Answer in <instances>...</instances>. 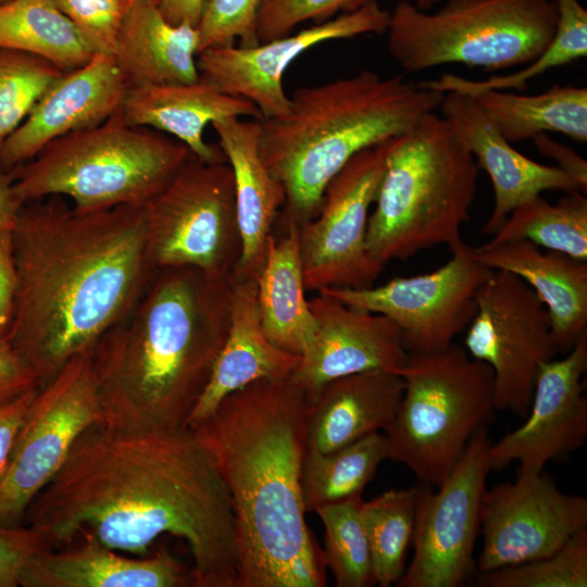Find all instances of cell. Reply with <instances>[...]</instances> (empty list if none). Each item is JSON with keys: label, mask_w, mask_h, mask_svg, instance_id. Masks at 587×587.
Wrapping results in <instances>:
<instances>
[{"label": "cell", "mask_w": 587, "mask_h": 587, "mask_svg": "<svg viewBox=\"0 0 587 587\" xmlns=\"http://www.w3.org/2000/svg\"><path fill=\"white\" fill-rule=\"evenodd\" d=\"M24 520L51 548L80 537L145 555L163 534L186 541L197 587H237L229 492L192 429L95 424L29 504Z\"/></svg>", "instance_id": "1"}, {"label": "cell", "mask_w": 587, "mask_h": 587, "mask_svg": "<svg viewBox=\"0 0 587 587\" xmlns=\"http://www.w3.org/2000/svg\"><path fill=\"white\" fill-rule=\"evenodd\" d=\"M17 287L8 339L41 384L124 320L154 271L145 207L25 203L12 227Z\"/></svg>", "instance_id": "2"}, {"label": "cell", "mask_w": 587, "mask_h": 587, "mask_svg": "<svg viewBox=\"0 0 587 587\" xmlns=\"http://www.w3.org/2000/svg\"><path fill=\"white\" fill-rule=\"evenodd\" d=\"M309 398L291 375L226 396L193 430L229 492L237 587H324L325 561L305 522L301 470Z\"/></svg>", "instance_id": "3"}, {"label": "cell", "mask_w": 587, "mask_h": 587, "mask_svg": "<svg viewBox=\"0 0 587 587\" xmlns=\"http://www.w3.org/2000/svg\"><path fill=\"white\" fill-rule=\"evenodd\" d=\"M232 278L191 266L153 273L133 310L91 351L103 425L186 427L227 336Z\"/></svg>", "instance_id": "4"}, {"label": "cell", "mask_w": 587, "mask_h": 587, "mask_svg": "<svg viewBox=\"0 0 587 587\" xmlns=\"http://www.w3.org/2000/svg\"><path fill=\"white\" fill-rule=\"evenodd\" d=\"M444 96L405 74L364 68L299 87L285 114L257 118L260 155L285 191L284 218L312 220L326 185L354 154L408 133Z\"/></svg>", "instance_id": "5"}, {"label": "cell", "mask_w": 587, "mask_h": 587, "mask_svg": "<svg viewBox=\"0 0 587 587\" xmlns=\"http://www.w3.org/2000/svg\"><path fill=\"white\" fill-rule=\"evenodd\" d=\"M478 173L473 154L434 112L396 137L367 222L366 250L375 267L382 273L394 260L460 242Z\"/></svg>", "instance_id": "6"}, {"label": "cell", "mask_w": 587, "mask_h": 587, "mask_svg": "<svg viewBox=\"0 0 587 587\" xmlns=\"http://www.w3.org/2000/svg\"><path fill=\"white\" fill-rule=\"evenodd\" d=\"M191 154L178 140L114 114L52 141L14 168L13 188L23 204L63 196L80 211L145 207Z\"/></svg>", "instance_id": "7"}, {"label": "cell", "mask_w": 587, "mask_h": 587, "mask_svg": "<svg viewBox=\"0 0 587 587\" xmlns=\"http://www.w3.org/2000/svg\"><path fill=\"white\" fill-rule=\"evenodd\" d=\"M557 22L550 0H447L435 13L402 0L390 12L388 51L404 74L449 63L502 71L539 57Z\"/></svg>", "instance_id": "8"}, {"label": "cell", "mask_w": 587, "mask_h": 587, "mask_svg": "<svg viewBox=\"0 0 587 587\" xmlns=\"http://www.w3.org/2000/svg\"><path fill=\"white\" fill-rule=\"evenodd\" d=\"M398 374L404 390L384 430L388 459L437 487L495 410L492 371L453 342L438 352L409 353Z\"/></svg>", "instance_id": "9"}, {"label": "cell", "mask_w": 587, "mask_h": 587, "mask_svg": "<svg viewBox=\"0 0 587 587\" xmlns=\"http://www.w3.org/2000/svg\"><path fill=\"white\" fill-rule=\"evenodd\" d=\"M147 253L152 270L191 266L228 278L242 252L233 171L193 154L146 205Z\"/></svg>", "instance_id": "10"}, {"label": "cell", "mask_w": 587, "mask_h": 587, "mask_svg": "<svg viewBox=\"0 0 587 587\" xmlns=\"http://www.w3.org/2000/svg\"><path fill=\"white\" fill-rule=\"evenodd\" d=\"M91 351L73 357L38 388L0 483V527L21 526L29 504L63 466L77 438L102 423Z\"/></svg>", "instance_id": "11"}, {"label": "cell", "mask_w": 587, "mask_h": 587, "mask_svg": "<svg viewBox=\"0 0 587 587\" xmlns=\"http://www.w3.org/2000/svg\"><path fill=\"white\" fill-rule=\"evenodd\" d=\"M464 348L494 374L495 410L527 415L540 366L559 354L551 319L519 276L492 270L475 296Z\"/></svg>", "instance_id": "12"}, {"label": "cell", "mask_w": 587, "mask_h": 587, "mask_svg": "<svg viewBox=\"0 0 587 587\" xmlns=\"http://www.w3.org/2000/svg\"><path fill=\"white\" fill-rule=\"evenodd\" d=\"M490 445L486 427L478 429L435 491L417 485L413 555L397 586L457 587L473 574Z\"/></svg>", "instance_id": "13"}, {"label": "cell", "mask_w": 587, "mask_h": 587, "mask_svg": "<svg viewBox=\"0 0 587 587\" xmlns=\"http://www.w3.org/2000/svg\"><path fill=\"white\" fill-rule=\"evenodd\" d=\"M394 139L354 154L326 185L317 214L299 226L307 290L367 288L380 274L367 254L366 232Z\"/></svg>", "instance_id": "14"}, {"label": "cell", "mask_w": 587, "mask_h": 587, "mask_svg": "<svg viewBox=\"0 0 587 587\" xmlns=\"http://www.w3.org/2000/svg\"><path fill=\"white\" fill-rule=\"evenodd\" d=\"M450 250V259L430 273L397 277L380 286L329 287L317 292L387 316L399 328L409 353L442 351L469 326L476 292L492 272L462 240Z\"/></svg>", "instance_id": "15"}, {"label": "cell", "mask_w": 587, "mask_h": 587, "mask_svg": "<svg viewBox=\"0 0 587 587\" xmlns=\"http://www.w3.org/2000/svg\"><path fill=\"white\" fill-rule=\"evenodd\" d=\"M587 529V499L561 491L545 471L486 489L477 573L548 557Z\"/></svg>", "instance_id": "16"}, {"label": "cell", "mask_w": 587, "mask_h": 587, "mask_svg": "<svg viewBox=\"0 0 587 587\" xmlns=\"http://www.w3.org/2000/svg\"><path fill=\"white\" fill-rule=\"evenodd\" d=\"M390 12L377 1L325 22L252 47H214L197 55L202 77L222 91L252 102L262 117L285 114L289 96L283 76L301 53L319 43L386 32Z\"/></svg>", "instance_id": "17"}, {"label": "cell", "mask_w": 587, "mask_h": 587, "mask_svg": "<svg viewBox=\"0 0 587 587\" xmlns=\"http://www.w3.org/2000/svg\"><path fill=\"white\" fill-rule=\"evenodd\" d=\"M587 333L562 359L545 362L537 374L525 422L490 445L491 470L519 462L517 474L544 471L580 448L587 437Z\"/></svg>", "instance_id": "18"}, {"label": "cell", "mask_w": 587, "mask_h": 587, "mask_svg": "<svg viewBox=\"0 0 587 587\" xmlns=\"http://www.w3.org/2000/svg\"><path fill=\"white\" fill-rule=\"evenodd\" d=\"M309 307L315 332L291 373L308 398L332 379L372 370L398 373L405 365L409 352L387 316L321 292Z\"/></svg>", "instance_id": "19"}, {"label": "cell", "mask_w": 587, "mask_h": 587, "mask_svg": "<svg viewBox=\"0 0 587 587\" xmlns=\"http://www.w3.org/2000/svg\"><path fill=\"white\" fill-rule=\"evenodd\" d=\"M127 89L111 54L96 53L86 65L64 72L0 143V165L14 170L52 141L100 125L117 113Z\"/></svg>", "instance_id": "20"}, {"label": "cell", "mask_w": 587, "mask_h": 587, "mask_svg": "<svg viewBox=\"0 0 587 587\" xmlns=\"http://www.w3.org/2000/svg\"><path fill=\"white\" fill-rule=\"evenodd\" d=\"M439 107L479 170H485L491 180L495 203L484 234H496L514 209L544 191H586L574 176L559 166L538 163L514 149L472 96L446 92Z\"/></svg>", "instance_id": "21"}, {"label": "cell", "mask_w": 587, "mask_h": 587, "mask_svg": "<svg viewBox=\"0 0 587 587\" xmlns=\"http://www.w3.org/2000/svg\"><path fill=\"white\" fill-rule=\"evenodd\" d=\"M116 114L128 125L172 135L204 162L226 161L218 146L204 140L208 124L228 117H262L252 102L222 91L201 75L190 84L129 87Z\"/></svg>", "instance_id": "22"}, {"label": "cell", "mask_w": 587, "mask_h": 587, "mask_svg": "<svg viewBox=\"0 0 587 587\" xmlns=\"http://www.w3.org/2000/svg\"><path fill=\"white\" fill-rule=\"evenodd\" d=\"M300 359L301 355L276 347L266 337L257 299V274L235 272L227 336L186 427L193 428L226 396L258 379L291 375Z\"/></svg>", "instance_id": "23"}, {"label": "cell", "mask_w": 587, "mask_h": 587, "mask_svg": "<svg viewBox=\"0 0 587 587\" xmlns=\"http://www.w3.org/2000/svg\"><path fill=\"white\" fill-rule=\"evenodd\" d=\"M63 549L45 548L25 564L22 587H183L191 572L165 549L152 557L129 558L93 538L80 537Z\"/></svg>", "instance_id": "24"}, {"label": "cell", "mask_w": 587, "mask_h": 587, "mask_svg": "<svg viewBox=\"0 0 587 587\" xmlns=\"http://www.w3.org/2000/svg\"><path fill=\"white\" fill-rule=\"evenodd\" d=\"M404 390L402 376L372 370L332 379L310 398L308 450L329 452L385 430L394 421Z\"/></svg>", "instance_id": "25"}, {"label": "cell", "mask_w": 587, "mask_h": 587, "mask_svg": "<svg viewBox=\"0 0 587 587\" xmlns=\"http://www.w3.org/2000/svg\"><path fill=\"white\" fill-rule=\"evenodd\" d=\"M491 270L522 278L547 308L559 353H567L587 333V263L565 253L517 240L473 248Z\"/></svg>", "instance_id": "26"}, {"label": "cell", "mask_w": 587, "mask_h": 587, "mask_svg": "<svg viewBox=\"0 0 587 587\" xmlns=\"http://www.w3.org/2000/svg\"><path fill=\"white\" fill-rule=\"evenodd\" d=\"M211 125L234 176L242 240L241 258L235 272L258 275L264 263L272 227L285 205V191L260 155L257 120L228 117Z\"/></svg>", "instance_id": "27"}, {"label": "cell", "mask_w": 587, "mask_h": 587, "mask_svg": "<svg viewBox=\"0 0 587 587\" xmlns=\"http://www.w3.org/2000/svg\"><path fill=\"white\" fill-rule=\"evenodd\" d=\"M199 34L195 26L172 24L158 0L130 3L113 52L127 85L190 84L200 78Z\"/></svg>", "instance_id": "28"}, {"label": "cell", "mask_w": 587, "mask_h": 587, "mask_svg": "<svg viewBox=\"0 0 587 587\" xmlns=\"http://www.w3.org/2000/svg\"><path fill=\"white\" fill-rule=\"evenodd\" d=\"M286 221V234L271 235L264 263L257 275V299L261 322L276 347L301 355L310 344L315 322L305 298L299 250V225Z\"/></svg>", "instance_id": "29"}, {"label": "cell", "mask_w": 587, "mask_h": 587, "mask_svg": "<svg viewBox=\"0 0 587 587\" xmlns=\"http://www.w3.org/2000/svg\"><path fill=\"white\" fill-rule=\"evenodd\" d=\"M466 95V93H465ZM472 96L489 121L509 142L557 132L587 141V89L553 85L538 95L483 90Z\"/></svg>", "instance_id": "30"}, {"label": "cell", "mask_w": 587, "mask_h": 587, "mask_svg": "<svg viewBox=\"0 0 587 587\" xmlns=\"http://www.w3.org/2000/svg\"><path fill=\"white\" fill-rule=\"evenodd\" d=\"M0 49L37 55L63 72L86 65L96 54L51 0L0 2Z\"/></svg>", "instance_id": "31"}, {"label": "cell", "mask_w": 587, "mask_h": 587, "mask_svg": "<svg viewBox=\"0 0 587 587\" xmlns=\"http://www.w3.org/2000/svg\"><path fill=\"white\" fill-rule=\"evenodd\" d=\"M385 459H388V445L380 433L370 434L329 452L308 450L301 470L305 512L361 497Z\"/></svg>", "instance_id": "32"}, {"label": "cell", "mask_w": 587, "mask_h": 587, "mask_svg": "<svg viewBox=\"0 0 587 587\" xmlns=\"http://www.w3.org/2000/svg\"><path fill=\"white\" fill-rule=\"evenodd\" d=\"M527 240L540 248L587 261V199L580 190L565 192L557 203L540 196L521 204L486 245Z\"/></svg>", "instance_id": "33"}, {"label": "cell", "mask_w": 587, "mask_h": 587, "mask_svg": "<svg viewBox=\"0 0 587 587\" xmlns=\"http://www.w3.org/2000/svg\"><path fill=\"white\" fill-rule=\"evenodd\" d=\"M558 22L547 48L522 70L507 75H494L485 80H472L444 73L438 79L419 82L440 92L473 95L483 90H524L528 80L545 72L566 65L587 55V11L578 0H555Z\"/></svg>", "instance_id": "34"}, {"label": "cell", "mask_w": 587, "mask_h": 587, "mask_svg": "<svg viewBox=\"0 0 587 587\" xmlns=\"http://www.w3.org/2000/svg\"><path fill=\"white\" fill-rule=\"evenodd\" d=\"M419 486L387 490L363 501L365 526L375 583L389 587L405 570L407 552L412 546Z\"/></svg>", "instance_id": "35"}, {"label": "cell", "mask_w": 587, "mask_h": 587, "mask_svg": "<svg viewBox=\"0 0 587 587\" xmlns=\"http://www.w3.org/2000/svg\"><path fill=\"white\" fill-rule=\"evenodd\" d=\"M362 502V497H355L315 511L325 527V565L332 571L337 587L376 584L361 513Z\"/></svg>", "instance_id": "36"}, {"label": "cell", "mask_w": 587, "mask_h": 587, "mask_svg": "<svg viewBox=\"0 0 587 587\" xmlns=\"http://www.w3.org/2000/svg\"><path fill=\"white\" fill-rule=\"evenodd\" d=\"M63 73L37 55L0 49V143L23 123Z\"/></svg>", "instance_id": "37"}, {"label": "cell", "mask_w": 587, "mask_h": 587, "mask_svg": "<svg viewBox=\"0 0 587 587\" xmlns=\"http://www.w3.org/2000/svg\"><path fill=\"white\" fill-rule=\"evenodd\" d=\"M476 583L479 587H586L587 529L548 557L477 573Z\"/></svg>", "instance_id": "38"}, {"label": "cell", "mask_w": 587, "mask_h": 587, "mask_svg": "<svg viewBox=\"0 0 587 587\" xmlns=\"http://www.w3.org/2000/svg\"><path fill=\"white\" fill-rule=\"evenodd\" d=\"M261 0H202L197 25L199 52L208 48L258 45L255 22Z\"/></svg>", "instance_id": "39"}, {"label": "cell", "mask_w": 587, "mask_h": 587, "mask_svg": "<svg viewBox=\"0 0 587 587\" xmlns=\"http://www.w3.org/2000/svg\"><path fill=\"white\" fill-rule=\"evenodd\" d=\"M377 0H261L255 22L258 43L289 35L299 24L330 20Z\"/></svg>", "instance_id": "40"}, {"label": "cell", "mask_w": 587, "mask_h": 587, "mask_svg": "<svg viewBox=\"0 0 587 587\" xmlns=\"http://www.w3.org/2000/svg\"><path fill=\"white\" fill-rule=\"evenodd\" d=\"M96 53L113 55L127 0H51Z\"/></svg>", "instance_id": "41"}, {"label": "cell", "mask_w": 587, "mask_h": 587, "mask_svg": "<svg viewBox=\"0 0 587 587\" xmlns=\"http://www.w3.org/2000/svg\"><path fill=\"white\" fill-rule=\"evenodd\" d=\"M45 548L51 547L29 526L0 527V587L20 586L25 564Z\"/></svg>", "instance_id": "42"}, {"label": "cell", "mask_w": 587, "mask_h": 587, "mask_svg": "<svg viewBox=\"0 0 587 587\" xmlns=\"http://www.w3.org/2000/svg\"><path fill=\"white\" fill-rule=\"evenodd\" d=\"M12 224L0 226V338H7L12 325L17 287Z\"/></svg>", "instance_id": "43"}, {"label": "cell", "mask_w": 587, "mask_h": 587, "mask_svg": "<svg viewBox=\"0 0 587 587\" xmlns=\"http://www.w3.org/2000/svg\"><path fill=\"white\" fill-rule=\"evenodd\" d=\"M30 365L17 353L8 338H0V401L41 386Z\"/></svg>", "instance_id": "44"}, {"label": "cell", "mask_w": 587, "mask_h": 587, "mask_svg": "<svg viewBox=\"0 0 587 587\" xmlns=\"http://www.w3.org/2000/svg\"><path fill=\"white\" fill-rule=\"evenodd\" d=\"M39 387L0 401V483L9 466L20 428Z\"/></svg>", "instance_id": "45"}, {"label": "cell", "mask_w": 587, "mask_h": 587, "mask_svg": "<svg viewBox=\"0 0 587 587\" xmlns=\"http://www.w3.org/2000/svg\"><path fill=\"white\" fill-rule=\"evenodd\" d=\"M538 151L558 162L563 171L574 176L585 188L587 187V162L575 151L551 139L546 133L533 138Z\"/></svg>", "instance_id": "46"}, {"label": "cell", "mask_w": 587, "mask_h": 587, "mask_svg": "<svg viewBox=\"0 0 587 587\" xmlns=\"http://www.w3.org/2000/svg\"><path fill=\"white\" fill-rule=\"evenodd\" d=\"M158 5L164 17L172 24H188L197 27L202 0H158Z\"/></svg>", "instance_id": "47"}, {"label": "cell", "mask_w": 587, "mask_h": 587, "mask_svg": "<svg viewBox=\"0 0 587 587\" xmlns=\"http://www.w3.org/2000/svg\"><path fill=\"white\" fill-rule=\"evenodd\" d=\"M13 188V176L0 165V226L12 224L22 208Z\"/></svg>", "instance_id": "48"}, {"label": "cell", "mask_w": 587, "mask_h": 587, "mask_svg": "<svg viewBox=\"0 0 587 587\" xmlns=\"http://www.w3.org/2000/svg\"><path fill=\"white\" fill-rule=\"evenodd\" d=\"M439 0H416V8L422 11H428Z\"/></svg>", "instance_id": "49"}, {"label": "cell", "mask_w": 587, "mask_h": 587, "mask_svg": "<svg viewBox=\"0 0 587 587\" xmlns=\"http://www.w3.org/2000/svg\"><path fill=\"white\" fill-rule=\"evenodd\" d=\"M129 3H134V2H137V1H141V0H127Z\"/></svg>", "instance_id": "50"}, {"label": "cell", "mask_w": 587, "mask_h": 587, "mask_svg": "<svg viewBox=\"0 0 587 587\" xmlns=\"http://www.w3.org/2000/svg\"><path fill=\"white\" fill-rule=\"evenodd\" d=\"M4 1H8V0H0V2H4Z\"/></svg>", "instance_id": "51"}]
</instances>
